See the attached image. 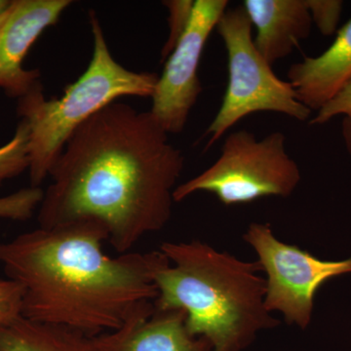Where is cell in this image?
Segmentation results:
<instances>
[{
	"label": "cell",
	"instance_id": "obj_16",
	"mask_svg": "<svg viewBox=\"0 0 351 351\" xmlns=\"http://www.w3.org/2000/svg\"><path fill=\"white\" fill-rule=\"evenodd\" d=\"M195 2L193 0H172V1L163 2L164 5L169 10L170 32L161 52L162 60L169 57L171 52L186 32L193 15Z\"/></svg>",
	"mask_w": 351,
	"mask_h": 351
},
{
	"label": "cell",
	"instance_id": "obj_10",
	"mask_svg": "<svg viewBox=\"0 0 351 351\" xmlns=\"http://www.w3.org/2000/svg\"><path fill=\"white\" fill-rule=\"evenodd\" d=\"M96 351H213L207 339L193 337L182 309H156L154 302L137 309L119 329L92 337Z\"/></svg>",
	"mask_w": 351,
	"mask_h": 351
},
{
	"label": "cell",
	"instance_id": "obj_18",
	"mask_svg": "<svg viewBox=\"0 0 351 351\" xmlns=\"http://www.w3.org/2000/svg\"><path fill=\"white\" fill-rule=\"evenodd\" d=\"M24 288L9 278H0V325L22 315Z\"/></svg>",
	"mask_w": 351,
	"mask_h": 351
},
{
	"label": "cell",
	"instance_id": "obj_2",
	"mask_svg": "<svg viewBox=\"0 0 351 351\" xmlns=\"http://www.w3.org/2000/svg\"><path fill=\"white\" fill-rule=\"evenodd\" d=\"M107 240L101 223L77 221L0 241V265L24 288L22 316L94 337L156 301L154 274L168 258L159 250L110 258Z\"/></svg>",
	"mask_w": 351,
	"mask_h": 351
},
{
	"label": "cell",
	"instance_id": "obj_7",
	"mask_svg": "<svg viewBox=\"0 0 351 351\" xmlns=\"http://www.w3.org/2000/svg\"><path fill=\"white\" fill-rule=\"evenodd\" d=\"M243 239L257 254L265 278V306L290 325L304 330L313 319L314 298L326 281L351 274V257L323 261L295 245L284 243L269 223H252Z\"/></svg>",
	"mask_w": 351,
	"mask_h": 351
},
{
	"label": "cell",
	"instance_id": "obj_11",
	"mask_svg": "<svg viewBox=\"0 0 351 351\" xmlns=\"http://www.w3.org/2000/svg\"><path fill=\"white\" fill-rule=\"evenodd\" d=\"M242 7L257 31L256 48L270 66L311 36L313 24L306 0H245Z\"/></svg>",
	"mask_w": 351,
	"mask_h": 351
},
{
	"label": "cell",
	"instance_id": "obj_21",
	"mask_svg": "<svg viewBox=\"0 0 351 351\" xmlns=\"http://www.w3.org/2000/svg\"><path fill=\"white\" fill-rule=\"evenodd\" d=\"M13 1H9V0H0V17L5 15L12 5Z\"/></svg>",
	"mask_w": 351,
	"mask_h": 351
},
{
	"label": "cell",
	"instance_id": "obj_6",
	"mask_svg": "<svg viewBox=\"0 0 351 351\" xmlns=\"http://www.w3.org/2000/svg\"><path fill=\"white\" fill-rule=\"evenodd\" d=\"M252 23L242 6L226 9L216 29L228 54V83L221 108L208 127L206 149L248 115L281 113L306 121L311 110L298 100L294 87L281 80L258 53Z\"/></svg>",
	"mask_w": 351,
	"mask_h": 351
},
{
	"label": "cell",
	"instance_id": "obj_22",
	"mask_svg": "<svg viewBox=\"0 0 351 351\" xmlns=\"http://www.w3.org/2000/svg\"><path fill=\"white\" fill-rule=\"evenodd\" d=\"M10 8H11V7H10ZM9 10H10V9H9ZM9 10H8V12H9ZM8 12H7L5 14V15L2 16V17H0V29H1L2 25H3L4 21H5L6 17H7V14H8Z\"/></svg>",
	"mask_w": 351,
	"mask_h": 351
},
{
	"label": "cell",
	"instance_id": "obj_12",
	"mask_svg": "<svg viewBox=\"0 0 351 351\" xmlns=\"http://www.w3.org/2000/svg\"><path fill=\"white\" fill-rule=\"evenodd\" d=\"M287 77L302 105L311 112L324 107L351 80V19L339 29L327 50L293 64Z\"/></svg>",
	"mask_w": 351,
	"mask_h": 351
},
{
	"label": "cell",
	"instance_id": "obj_1",
	"mask_svg": "<svg viewBox=\"0 0 351 351\" xmlns=\"http://www.w3.org/2000/svg\"><path fill=\"white\" fill-rule=\"evenodd\" d=\"M151 112L124 103L101 108L73 134L53 166L39 205V228L77 221L105 226L128 253L172 216L184 157Z\"/></svg>",
	"mask_w": 351,
	"mask_h": 351
},
{
	"label": "cell",
	"instance_id": "obj_8",
	"mask_svg": "<svg viewBox=\"0 0 351 351\" xmlns=\"http://www.w3.org/2000/svg\"><path fill=\"white\" fill-rule=\"evenodd\" d=\"M228 0H195L186 32L166 59L149 110L168 134H179L188 122L202 86L198 66L205 45L228 9Z\"/></svg>",
	"mask_w": 351,
	"mask_h": 351
},
{
	"label": "cell",
	"instance_id": "obj_20",
	"mask_svg": "<svg viewBox=\"0 0 351 351\" xmlns=\"http://www.w3.org/2000/svg\"><path fill=\"white\" fill-rule=\"evenodd\" d=\"M341 137L345 143L346 152L351 158V119H343L341 122Z\"/></svg>",
	"mask_w": 351,
	"mask_h": 351
},
{
	"label": "cell",
	"instance_id": "obj_19",
	"mask_svg": "<svg viewBox=\"0 0 351 351\" xmlns=\"http://www.w3.org/2000/svg\"><path fill=\"white\" fill-rule=\"evenodd\" d=\"M338 117L351 119V80L328 101L324 107L318 110L315 117L309 121V124L323 125Z\"/></svg>",
	"mask_w": 351,
	"mask_h": 351
},
{
	"label": "cell",
	"instance_id": "obj_15",
	"mask_svg": "<svg viewBox=\"0 0 351 351\" xmlns=\"http://www.w3.org/2000/svg\"><path fill=\"white\" fill-rule=\"evenodd\" d=\"M44 191L41 188L20 189L11 195L0 197V219L27 221L40 205Z\"/></svg>",
	"mask_w": 351,
	"mask_h": 351
},
{
	"label": "cell",
	"instance_id": "obj_13",
	"mask_svg": "<svg viewBox=\"0 0 351 351\" xmlns=\"http://www.w3.org/2000/svg\"><path fill=\"white\" fill-rule=\"evenodd\" d=\"M0 351H96L91 336L20 315L0 325Z\"/></svg>",
	"mask_w": 351,
	"mask_h": 351
},
{
	"label": "cell",
	"instance_id": "obj_14",
	"mask_svg": "<svg viewBox=\"0 0 351 351\" xmlns=\"http://www.w3.org/2000/svg\"><path fill=\"white\" fill-rule=\"evenodd\" d=\"M29 129L21 120L12 138L0 147V184L29 170Z\"/></svg>",
	"mask_w": 351,
	"mask_h": 351
},
{
	"label": "cell",
	"instance_id": "obj_4",
	"mask_svg": "<svg viewBox=\"0 0 351 351\" xmlns=\"http://www.w3.org/2000/svg\"><path fill=\"white\" fill-rule=\"evenodd\" d=\"M93 55L86 71L61 98L46 99L41 83L19 99L18 115L29 135V181L40 188L69 138L95 113L125 96L152 98L158 75L135 73L115 61L100 21L91 11Z\"/></svg>",
	"mask_w": 351,
	"mask_h": 351
},
{
	"label": "cell",
	"instance_id": "obj_17",
	"mask_svg": "<svg viewBox=\"0 0 351 351\" xmlns=\"http://www.w3.org/2000/svg\"><path fill=\"white\" fill-rule=\"evenodd\" d=\"M313 24L324 36L338 32L343 2L341 0H306Z\"/></svg>",
	"mask_w": 351,
	"mask_h": 351
},
{
	"label": "cell",
	"instance_id": "obj_9",
	"mask_svg": "<svg viewBox=\"0 0 351 351\" xmlns=\"http://www.w3.org/2000/svg\"><path fill=\"white\" fill-rule=\"evenodd\" d=\"M71 0H13L0 29V88L23 98L40 83L38 69H24L27 52L44 29L57 24Z\"/></svg>",
	"mask_w": 351,
	"mask_h": 351
},
{
	"label": "cell",
	"instance_id": "obj_5",
	"mask_svg": "<svg viewBox=\"0 0 351 351\" xmlns=\"http://www.w3.org/2000/svg\"><path fill=\"white\" fill-rule=\"evenodd\" d=\"M299 165L286 151V136L274 132L258 140L252 132L226 136L219 158L174 191L180 202L199 191L213 193L226 206L267 196L289 197L301 182Z\"/></svg>",
	"mask_w": 351,
	"mask_h": 351
},
{
	"label": "cell",
	"instance_id": "obj_3",
	"mask_svg": "<svg viewBox=\"0 0 351 351\" xmlns=\"http://www.w3.org/2000/svg\"><path fill=\"white\" fill-rule=\"evenodd\" d=\"M169 262L154 274L160 311L182 309L193 337L207 339L213 351H242L258 332L279 321L265 306V279L258 262H244L200 240L165 242Z\"/></svg>",
	"mask_w": 351,
	"mask_h": 351
}]
</instances>
